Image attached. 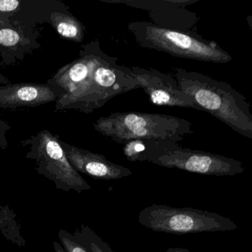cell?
I'll use <instances>...</instances> for the list:
<instances>
[{
	"label": "cell",
	"instance_id": "6da1fadb",
	"mask_svg": "<svg viewBox=\"0 0 252 252\" xmlns=\"http://www.w3.org/2000/svg\"><path fill=\"white\" fill-rule=\"evenodd\" d=\"M181 91L202 111L209 113L233 130L252 138V114L247 99L229 84L198 72L176 67L174 73Z\"/></svg>",
	"mask_w": 252,
	"mask_h": 252
},
{
	"label": "cell",
	"instance_id": "7a4b0ae2",
	"mask_svg": "<svg viewBox=\"0 0 252 252\" xmlns=\"http://www.w3.org/2000/svg\"><path fill=\"white\" fill-rule=\"evenodd\" d=\"M94 129L119 144L133 139L181 142L194 132L187 119L159 113H113L97 119Z\"/></svg>",
	"mask_w": 252,
	"mask_h": 252
},
{
	"label": "cell",
	"instance_id": "3957f363",
	"mask_svg": "<svg viewBox=\"0 0 252 252\" xmlns=\"http://www.w3.org/2000/svg\"><path fill=\"white\" fill-rule=\"evenodd\" d=\"M139 88L129 67L121 65L117 58L104 53L86 81L74 92L60 97L54 110H75L88 114L116 95Z\"/></svg>",
	"mask_w": 252,
	"mask_h": 252
},
{
	"label": "cell",
	"instance_id": "277c9868",
	"mask_svg": "<svg viewBox=\"0 0 252 252\" xmlns=\"http://www.w3.org/2000/svg\"><path fill=\"white\" fill-rule=\"evenodd\" d=\"M135 42L140 46L170 54L173 57L224 64L232 57L217 42L187 31L169 29L149 22L128 25Z\"/></svg>",
	"mask_w": 252,
	"mask_h": 252
},
{
	"label": "cell",
	"instance_id": "5b68a950",
	"mask_svg": "<svg viewBox=\"0 0 252 252\" xmlns=\"http://www.w3.org/2000/svg\"><path fill=\"white\" fill-rule=\"evenodd\" d=\"M145 151L139 161L162 167L215 176H234L244 171L243 162L220 155L184 148L169 141L145 139Z\"/></svg>",
	"mask_w": 252,
	"mask_h": 252
},
{
	"label": "cell",
	"instance_id": "8992f818",
	"mask_svg": "<svg viewBox=\"0 0 252 252\" xmlns=\"http://www.w3.org/2000/svg\"><path fill=\"white\" fill-rule=\"evenodd\" d=\"M138 219L143 226L167 234H197L234 231L238 228L230 218L215 212L155 203L141 210Z\"/></svg>",
	"mask_w": 252,
	"mask_h": 252
},
{
	"label": "cell",
	"instance_id": "52a82bcc",
	"mask_svg": "<svg viewBox=\"0 0 252 252\" xmlns=\"http://www.w3.org/2000/svg\"><path fill=\"white\" fill-rule=\"evenodd\" d=\"M22 144L29 147L26 158L34 160L36 172L52 181L56 188L77 193L92 189L70 164L58 135H54L48 129H42L23 141Z\"/></svg>",
	"mask_w": 252,
	"mask_h": 252
},
{
	"label": "cell",
	"instance_id": "ba28073f",
	"mask_svg": "<svg viewBox=\"0 0 252 252\" xmlns=\"http://www.w3.org/2000/svg\"><path fill=\"white\" fill-rule=\"evenodd\" d=\"M128 67L153 104L202 110L189 95L181 91L172 76L153 68H143L135 65Z\"/></svg>",
	"mask_w": 252,
	"mask_h": 252
},
{
	"label": "cell",
	"instance_id": "9c48e42d",
	"mask_svg": "<svg viewBox=\"0 0 252 252\" xmlns=\"http://www.w3.org/2000/svg\"><path fill=\"white\" fill-rule=\"evenodd\" d=\"M104 53L98 40L91 41L82 47L77 59L59 69L46 83L65 95L72 94L89 77Z\"/></svg>",
	"mask_w": 252,
	"mask_h": 252
},
{
	"label": "cell",
	"instance_id": "30bf717a",
	"mask_svg": "<svg viewBox=\"0 0 252 252\" xmlns=\"http://www.w3.org/2000/svg\"><path fill=\"white\" fill-rule=\"evenodd\" d=\"M60 144L70 164L79 173L103 181L119 180L132 174L130 169L110 161L102 155L75 147L61 139Z\"/></svg>",
	"mask_w": 252,
	"mask_h": 252
},
{
	"label": "cell",
	"instance_id": "8fae6325",
	"mask_svg": "<svg viewBox=\"0 0 252 252\" xmlns=\"http://www.w3.org/2000/svg\"><path fill=\"white\" fill-rule=\"evenodd\" d=\"M65 93L47 83H17L0 86V109L36 107L56 102Z\"/></svg>",
	"mask_w": 252,
	"mask_h": 252
},
{
	"label": "cell",
	"instance_id": "7c38bea8",
	"mask_svg": "<svg viewBox=\"0 0 252 252\" xmlns=\"http://www.w3.org/2000/svg\"><path fill=\"white\" fill-rule=\"evenodd\" d=\"M39 47L36 32H28L12 23L0 22V57L5 65L23 61Z\"/></svg>",
	"mask_w": 252,
	"mask_h": 252
},
{
	"label": "cell",
	"instance_id": "4fadbf2b",
	"mask_svg": "<svg viewBox=\"0 0 252 252\" xmlns=\"http://www.w3.org/2000/svg\"><path fill=\"white\" fill-rule=\"evenodd\" d=\"M68 7L59 0H21L20 8L11 23L30 32H35L38 24L48 23L51 14L65 12Z\"/></svg>",
	"mask_w": 252,
	"mask_h": 252
},
{
	"label": "cell",
	"instance_id": "5bb4252c",
	"mask_svg": "<svg viewBox=\"0 0 252 252\" xmlns=\"http://www.w3.org/2000/svg\"><path fill=\"white\" fill-rule=\"evenodd\" d=\"M48 23L64 39L78 43L85 39L86 28L68 11L51 14Z\"/></svg>",
	"mask_w": 252,
	"mask_h": 252
},
{
	"label": "cell",
	"instance_id": "9a60e30c",
	"mask_svg": "<svg viewBox=\"0 0 252 252\" xmlns=\"http://www.w3.org/2000/svg\"><path fill=\"white\" fill-rule=\"evenodd\" d=\"M101 2L107 3L125 4L132 8H141V9L147 10L150 12L153 11H162L166 10V11L170 10L178 9V8H184L188 5L197 2L193 0H158V1H149V0H101Z\"/></svg>",
	"mask_w": 252,
	"mask_h": 252
},
{
	"label": "cell",
	"instance_id": "2e32d148",
	"mask_svg": "<svg viewBox=\"0 0 252 252\" xmlns=\"http://www.w3.org/2000/svg\"><path fill=\"white\" fill-rule=\"evenodd\" d=\"M0 231L7 240L20 247H26V240L20 232V226L16 216L8 206L0 205Z\"/></svg>",
	"mask_w": 252,
	"mask_h": 252
},
{
	"label": "cell",
	"instance_id": "e0dca14e",
	"mask_svg": "<svg viewBox=\"0 0 252 252\" xmlns=\"http://www.w3.org/2000/svg\"><path fill=\"white\" fill-rule=\"evenodd\" d=\"M78 243L82 244L88 252H114L110 246L92 228L82 225L73 234Z\"/></svg>",
	"mask_w": 252,
	"mask_h": 252
},
{
	"label": "cell",
	"instance_id": "ac0fdd59",
	"mask_svg": "<svg viewBox=\"0 0 252 252\" xmlns=\"http://www.w3.org/2000/svg\"><path fill=\"white\" fill-rule=\"evenodd\" d=\"M59 239L62 246L65 252H88L87 249L80 243H78L73 234L65 231L64 229H60L59 231Z\"/></svg>",
	"mask_w": 252,
	"mask_h": 252
},
{
	"label": "cell",
	"instance_id": "d6986e66",
	"mask_svg": "<svg viewBox=\"0 0 252 252\" xmlns=\"http://www.w3.org/2000/svg\"><path fill=\"white\" fill-rule=\"evenodd\" d=\"M21 0H0V22L11 23L20 8Z\"/></svg>",
	"mask_w": 252,
	"mask_h": 252
},
{
	"label": "cell",
	"instance_id": "ffe728a7",
	"mask_svg": "<svg viewBox=\"0 0 252 252\" xmlns=\"http://www.w3.org/2000/svg\"><path fill=\"white\" fill-rule=\"evenodd\" d=\"M11 128V126L8 122L0 119V147L2 149H6L8 147L7 133Z\"/></svg>",
	"mask_w": 252,
	"mask_h": 252
},
{
	"label": "cell",
	"instance_id": "44dd1931",
	"mask_svg": "<svg viewBox=\"0 0 252 252\" xmlns=\"http://www.w3.org/2000/svg\"><path fill=\"white\" fill-rule=\"evenodd\" d=\"M166 252H190L188 249L184 248H169Z\"/></svg>",
	"mask_w": 252,
	"mask_h": 252
},
{
	"label": "cell",
	"instance_id": "7402d4cb",
	"mask_svg": "<svg viewBox=\"0 0 252 252\" xmlns=\"http://www.w3.org/2000/svg\"><path fill=\"white\" fill-rule=\"evenodd\" d=\"M53 245H54V249L55 252H65L62 245L59 243L58 242L54 241Z\"/></svg>",
	"mask_w": 252,
	"mask_h": 252
},
{
	"label": "cell",
	"instance_id": "603a6c76",
	"mask_svg": "<svg viewBox=\"0 0 252 252\" xmlns=\"http://www.w3.org/2000/svg\"><path fill=\"white\" fill-rule=\"evenodd\" d=\"M10 81L6 76H3V75L0 73V86L1 85H9Z\"/></svg>",
	"mask_w": 252,
	"mask_h": 252
},
{
	"label": "cell",
	"instance_id": "cb8c5ba5",
	"mask_svg": "<svg viewBox=\"0 0 252 252\" xmlns=\"http://www.w3.org/2000/svg\"></svg>",
	"mask_w": 252,
	"mask_h": 252
}]
</instances>
